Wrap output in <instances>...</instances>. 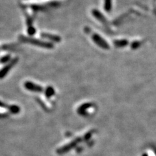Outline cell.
Listing matches in <instances>:
<instances>
[{
    "label": "cell",
    "mask_w": 156,
    "mask_h": 156,
    "mask_svg": "<svg viewBox=\"0 0 156 156\" xmlns=\"http://www.w3.org/2000/svg\"><path fill=\"white\" fill-rule=\"evenodd\" d=\"M19 40L22 42L31 44L37 46L41 48H44L46 49H51L53 48V45L51 43L49 42H45V41H42L38 40V39L30 38L21 35L19 37Z\"/></svg>",
    "instance_id": "cell-1"
},
{
    "label": "cell",
    "mask_w": 156,
    "mask_h": 156,
    "mask_svg": "<svg viewBox=\"0 0 156 156\" xmlns=\"http://www.w3.org/2000/svg\"><path fill=\"white\" fill-rule=\"evenodd\" d=\"M82 140L83 139L81 137L76 138L74 140L72 141V142L70 143L69 144H66L65 146H62V147L58 148L57 150V153L58 154H65V153H66L68 152H69L70 150L75 148L76 146V145L78 143H80V142H81Z\"/></svg>",
    "instance_id": "cell-2"
},
{
    "label": "cell",
    "mask_w": 156,
    "mask_h": 156,
    "mask_svg": "<svg viewBox=\"0 0 156 156\" xmlns=\"http://www.w3.org/2000/svg\"><path fill=\"white\" fill-rule=\"evenodd\" d=\"M18 61V58L16 57L13 58V59L10 62L8 65L4 66L2 70H0V79H3L5 76H6L7 74H8V72L10 71V70L11 69L12 66H14L16 64Z\"/></svg>",
    "instance_id": "cell-3"
},
{
    "label": "cell",
    "mask_w": 156,
    "mask_h": 156,
    "mask_svg": "<svg viewBox=\"0 0 156 156\" xmlns=\"http://www.w3.org/2000/svg\"><path fill=\"white\" fill-rule=\"evenodd\" d=\"M24 87L29 91L35 92H41L44 90L43 87L41 86L36 85L33 82L31 81H26L24 83Z\"/></svg>",
    "instance_id": "cell-4"
},
{
    "label": "cell",
    "mask_w": 156,
    "mask_h": 156,
    "mask_svg": "<svg viewBox=\"0 0 156 156\" xmlns=\"http://www.w3.org/2000/svg\"><path fill=\"white\" fill-rule=\"evenodd\" d=\"M92 38L96 44L98 46H100L101 48L106 49V50L109 48V45L107 44V43L100 35H97V34H94V35H92Z\"/></svg>",
    "instance_id": "cell-5"
},
{
    "label": "cell",
    "mask_w": 156,
    "mask_h": 156,
    "mask_svg": "<svg viewBox=\"0 0 156 156\" xmlns=\"http://www.w3.org/2000/svg\"><path fill=\"white\" fill-rule=\"evenodd\" d=\"M94 106L93 104L92 103H85L82 104L81 106H80L79 108L77 109V113L80 115L82 116H86L87 113V110L91 108Z\"/></svg>",
    "instance_id": "cell-6"
},
{
    "label": "cell",
    "mask_w": 156,
    "mask_h": 156,
    "mask_svg": "<svg viewBox=\"0 0 156 156\" xmlns=\"http://www.w3.org/2000/svg\"><path fill=\"white\" fill-rule=\"evenodd\" d=\"M27 26V33L29 35H33L35 33L36 31L35 27L33 26V19L31 16H29L27 13H26Z\"/></svg>",
    "instance_id": "cell-7"
},
{
    "label": "cell",
    "mask_w": 156,
    "mask_h": 156,
    "mask_svg": "<svg viewBox=\"0 0 156 156\" xmlns=\"http://www.w3.org/2000/svg\"><path fill=\"white\" fill-rule=\"evenodd\" d=\"M41 37L44 38H46L49 41L55 42H60L61 41V38L59 36L51 35V34H50V33H41Z\"/></svg>",
    "instance_id": "cell-8"
},
{
    "label": "cell",
    "mask_w": 156,
    "mask_h": 156,
    "mask_svg": "<svg viewBox=\"0 0 156 156\" xmlns=\"http://www.w3.org/2000/svg\"><path fill=\"white\" fill-rule=\"evenodd\" d=\"M55 90L53 89V88L51 87H48L46 89L45 91V95L47 98H50L52 96L54 95Z\"/></svg>",
    "instance_id": "cell-9"
},
{
    "label": "cell",
    "mask_w": 156,
    "mask_h": 156,
    "mask_svg": "<svg viewBox=\"0 0 156 156\" xmlns=\"http://www.w3.org/2000/svg\"><path fill=\"white\" fill-rule=\"evenodd\" d=\"M9 109L10 111L14 114H17L20 111V108L18 105H12L11 106H9Z\"/></svg>",
    "instance_id": "cell-10"
},
{
    "label": "cell",
    "mask_w": 156,
    "mask_h": 156,
    "mask_svg": "<svg viewBox=\"0 0 156 156\" xmlns=\"http://www.w3.org/2000/svg\"><path fill=\"white\" fill-rule=\"evenodd\" d=\"M114 44L118 47H122L123 46L126 45L128 42H127L126 41H116L114 42Z\"/></svg>",
    "instance_id": "cell-11"
},
{
    "label": "cell",
    "mask_w": 156,
    "mask_h": 156,
    "mask_svg": "<svg viewBox=\"0 0 156 156\" xmlns=\"http://www.w3.org/2000/svg\"><path fill=\"white\" fill-rule=\"evenodd\" d=\"M10 59H11V56L9 55H7L5 56H3L1 59H0V62L2 63H7L10 61Z\"/></svg>",
    "instance_id": "cell-12"
},
{
    "label": "cell",
    "mask_w": 156,
    "mask_h": 156,
    "mask_svg": "<svg viewBox=\"0 0 156 156\" xmlns=\"http://www.w3.org/2000/svg\"><path fill=\"white\" fill-rule=\"evenodd\" d=\"M92 133H93V131H89V132H88V133L85 135V136H84V140H89V139L91 137Z\"/></svg>",
    "instance_id": "cell-13"
},
{
    "label": "cell",
    "mask_w": 156,
    "mask_h": 156,
    "mask_svg": "<svg viewBox=\"0 0 156 156\" xmlns=\"http://www.w3.org/2000/svg\"><path fill=\"white\" fill-rule=\"evenodd\" d=\"M0 107L1 108H9V106L6 105V104H4L2 101H0Z\"/></svg>",
    "instance_id": "cell-14"
}]
</instances>
